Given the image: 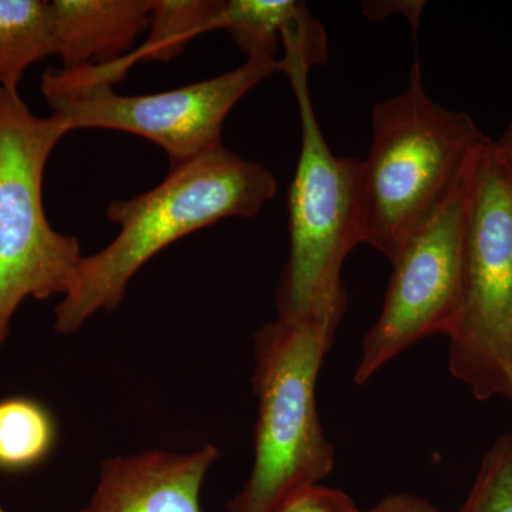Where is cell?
Returning <instances> with one entry per match:
<instances>
[{
  "instance_id": "obj_18",
  "label": "cell",
  "mask_w": 512,
  "mask_h": 512,
  "mask_svg": "<svg viewBox=\"0 0 512 512\" xmlns=\"http://www.w3.org/2000/svg\"><path fill=\"white\" fill-rule=\"evenodd\" d=\"M495 150H497L498 157H500L501 164L507 177L508 187H510L512 197V117L504 133L497 141H494Z\"/></svg>"
},
{
  "instance_id": "obj_10",
  "label": "cell",
  "mask_w": 512,
  "mask_h": 512,
  "mask_svg": "<svg viewBox=\"0 0 512 512\" xmlns=\"http://www.w3.org/2000/svg\"><path fill=\"white\" fill-rule=\"evenodd\" d=\"M151 0H50L52 52L64 70L127 56L150 25Z\"/></svg>"
},
{
  "instance_id": "obj_15",
  "label": "cell",
  "mask_w": 512,
  "mask_h": 512,
  "mask_svg": "<svg viewBox=\"0 0 512 512\" xmlns=\"http://www.w3.org/2000/svg\"><path fill=\"white\" fill-rule=\"evenodd\" d=\"M457 512H512V430L485 454L473 488Z\"/></svg>"
},
{
  "instance_id": "obj_7",
  "label": "cell",
  "mask_w": 512,
  "mask_h": 512,
  "mask_svg": "<svg viewBox=\"0 0 512 512\" xmlns=\"http://www.w3.org/2000/svg\"><path fill=\"white\" fill-rule=\"evenodd\" d=\"M448 339L451 375L477 400H511L512 197L491 138L478 158L463 303Z\"/></svg>"
},
{
  "instance_id": "obj_4",
  "label": "cell",
  "mask_w": 512,
  "mask_h": 512,
  "mask_svg": "<svg viewBox=\"0 0 512 512\" xmlns=\"http://www.w3.org/2000/svg\"><path fill=\"white\" fill-rule=\"evenodd\" d=\"M308 62L285 55L279 72L291 80L302 144L289 190L288 262L276 291L279 318L315 319L339 326L346 308L342 266L362 244L359 224V175L362 161L330 150L308 87Z\"/></svg>"
},
{
  "instance_id": "obj_13",
  "label": "cell",
  "mask_w": 512,
  "mask_h": 512,
  "mask_svg": "<svg viewBox=\"0 0 512 512\" xmlns=\"http://www.w3.org/2000/svg\"><path fill=\"white\" fill-rule=\"evenodd\" d=\"M52 52L50 0H0V89L18 92L30 66Z\"/></svg>"
},
{
  "instance_id": "obj_16",
  "label": "cell",
  "mask_w": 512,
  "mask_h": 512,
  "mask_svg": "<svg viewBox=\"0 0 512 512\" xmlns=\"http://www.w3.org/2000/svg\"><path fill=\"white\" fill-rule=\"evenodd\" d=\"M279 512H365L355 501L336 488L315 485L296 495Z\"/></svg>"
},
{
  "instance_id": "obj_12",
  "label": "cell",
  "mask_w": 512,
  "mask_h": 512,
  "mask_svg": "<svg viewBox=\"0 0 512 512\" xmlns=\"http://www.w3.org/2000/svg\"><path fill=\"white\" fill-rule=\"evenodd\" d=\"M221 9L222 0H151L146 42L119 62L92 66L93 73L116 84L136 63L168 62L195 37L218 30Z\"/></svg>"
},
{
  "instance_id": "obj_3",
  "label": "cell",
  "mask_w": 512,
  "mask_h": 512,
  "mask_svg": "<svg viewBox=\"0 0 512 512\" xmlns=\"http://www.w3.org/2000/svg\"><path fill=\"white\" fill-rule=\"evenodd\" d=\"M338 326L276 318L255 335V460L229 512H279L332 473L335 450L316 409V383Z\"/></svg>"
},
{
  "instance_id": "obj_20",
  "label": "cell",
  "mask_w": 512,
  "mask_h": 512,
  "mask_svg": "<svg viewBox=\"0 0 512 512\" xmlns=\"http://www.w3.org/2000/svg\"><path fill=\"white\" fill-rule=\"evenodd\" d=\"M0 512H5V511H3L2 508H0Z\"/></svg>"
},
{
  "instance_id": "obj_5",
  "label": "cell",
  "mask_w": 512,
  "mask_h": 512,
  "mask_svg": "<svg viewBox=\"0 0 512 512\" xmlns=\"http://www.w3.org/2000/svg\"><path fill=\"white\" fill-rule=\"evenodd\" d=\"M70 130L39 117L15 90L0 89V350L28 298L67 295L83 261L76 237L60 234L43 207V175Z\"/></svg>"
},
{
  "instance_id": "obj_6",
  "label": "cell",
  "mask_w": 512,
  "mask_h": 512,
  "mask_svg": "<svg viewBox=\"0 0 512 512\" xmlns=\"http://www.w3.org/2000/svg\"><path fill=\"white\" fill-rule=\"evenodd\" d=\"M279 72V60L247 57L238 69L180 89L123 96L90 67L50 69L40 92L70 133L84 128L123 131L163 148L170 168L221 146L229 111L266 77Z\"/></svg>"
},
{
  "instance_id": "obj_1",
  "label": "cell",
  "mask_w": 512,
  "mask_h": 512,
  "mask_svg": "<svg viewBox=\"0 0 512 512\" xmlns=\"http://www.w3.org/2000/svg\"><path fill=\"white\" fill-rule=\"evenodd\" d=\"M274 174L221 146L170 168L153 190L117 200L107 217L119 225L111 244L83 256L76 282L57 305L55 329L72 335L100 311H113L133 276L158 252L225 218H251L275 197Z\"/></svg>"
},
{
  "instance_id": "obj_9",
  "label": "cell",
  "mask_w": 512,
  "mask_h": 512,
  "mask_svg": "<svg viewBox=\"0 0 512 512\" xmlns=\"http://www.w3.org/2000/svg\"><path fill=\"white\" fill-rule=\"evenodd\" d=\"M218 457V448L207 444L191 453L156 450L109 458L79 512H204L202 483Z\"/></svg>"
},
{
  "instance_id": "obj_19",
  "label": "cell",
  "mask_w": 512,
  "mask_h": 512,
  "mask_svg": "<svg viewBox=\"0 0 512 512\" xmlns=\"http://www.w3.org/2000/svg\"><path fill=\"white\" fill-rule=\"evenodd\" d=\"M511 400H512V376H511Z\"/></svg>"
},
{
  "instance_id": "obj_14",
  "label": "cell",
  "mask_w": 512,
  "mask_h": 512,
  "mask_svg": "<svg viewBox=\"0 0 512 512\" xmlns=\"http://www.w3.org/2000/svg\"><path fill=\"white\" fill-rule=\"evenodd\" d=\"M55 443L52 416L30 399L0 402V468L25 470L40 463Z\"/></svg>"
},
{
  "instance_id": "obj_2",
  "label": "cell",
  "mask_w": 512,
  "mask_h": 512,
  "mask_svg": "<svg viewBox=\"0 0 512 512\" xmlns=\"http://www.w3.org/2000/svg\"><path fill=\"white\" fill-rule=\"evenodd\" d=\"M372 124V147L360 163V237L392 261L490 138L468 114L430 99L419 63L406 90L373 109Z\"/></svg>"
},
{
  "instance_id": "obj_17",
  "label": "cell",
  "mask_w": 512,
  "mask_h": 512,
  "mask_svg": "<svg viewBox=\"0 0 512 512\" xmlns=\"http://www.w3.org/2000/svg\"><path fill=\"white\" fill-rule=\"evenodd\" d=\"M365 512H439L424 498L412 494H396L383 498L375 507Z\"/></svg>"
},
{
  "instance_id": "obj_11",
  "label": "cell",
  "mask_w": 512,
  "mask_h": 512,
  "mask_svg": "<svg viewBox=\"0 0 512 512\" xmlns=\"http://www.w3.org/2000/svg\"><path fill=\"white\" fill-rule=\"evenodd\" d=\"M218 30H228L247 57L279 60V46L322 49L326 35L295 0H222Z\"/></svg>"
},
{
  "instance_id": "obj_8",
  "label": "cell",
  "mask_w": 512,
  "mask_h": 512,
  "mask_svg": "<svg viewBox=\"0 0 512 512\" xmlns=\"http://www.w3.org/2000/svg\"><path fill=\"white\" fill-rule=\"evenodd\" d=\"M481 153L446 200L390 261L392 278L379 319L363 338L357 384L369 382L419 340L434 335L450 338L456 328L463 303L468 228Z\"/></svg>"
}]
</instances>
